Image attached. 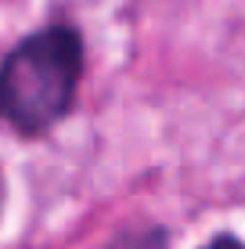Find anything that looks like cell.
<instances>
[{"mask_svg": "<svg viewBox=\"0 0 245 249\" xmlns=\"http://www.w3.org/2000/svg\"><path fill=\"white\" fill-rule=\"evenodd\" d=\"M83 76V40L72 25H47L0 62V119L22 137H40L69 112Z\"/></svg>", "mask_w": 245, "mask_h": 249, "instance_id": "cell-1", "label": "cell"}, {"mask_svg": "<svg viewBox=\"0 0 245 249\" xmlns=\"http://www.w3.org/2000/svg\"><path fill=\"white\" fill-rule=\"evenodd\" d=\"M101 249H166V231L163 228H133V231H123L119 238H112L108 246Z\"/></svg>", "mask_w": 245, "mask_h": 249, "instance_id": "cell-2", "label": "cell"}, {"mask_svg": "<svg viewBox=\"0 0 245 249\" xmlns=\"http://www.w3.org/2000/svg\"><path fill=\"white\" fill-rule=\"evenodd\" d=\"M206 249H245V242H242L238 235H216Z\"/></svg>", "mask_w": 245, "mask_h": 249, "instance_id": "cell-3", "label": "cell"}, {"mask_svg": "<svg viewBox=\"0 0 245 249\" xmlns=\"http://www.w3.org/2000/svg\"><path fill=\"white\" fill-rule=\"evenodd\" d=\"M0 206H4V177H0Z\"/></svg>", "mask_w": 245, "mask_h": 249, "instance_id": "cell-4", "label": "cell"}]
</instances>
